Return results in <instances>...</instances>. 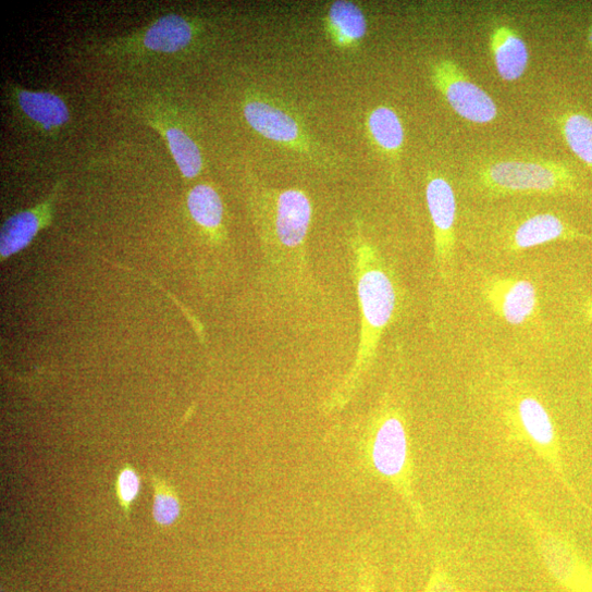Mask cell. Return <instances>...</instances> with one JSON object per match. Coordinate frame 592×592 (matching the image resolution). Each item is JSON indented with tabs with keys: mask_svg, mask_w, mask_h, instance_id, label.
Here are the masks:
<instances>
[{
	"mask_svg": "<svg viewBox=\"0 0 592 592\" xmlns=\"http://www.w3.org/2000/svg\"><path fill=\"white\" fill-rule=\"evenodd\" d=\"M540 554L552 577L569 592H592V571L554 534L538 530Z\"/></svg>",
	"mask_w": 592,
	"mask_h": 592,
	"instance_id": "cell-11",
	"label": "cell"
},
{
	"mask_svg": "<svg viewBox=\"0 0 592 592\" xmlns=\"http://www.w3.org/2000/svg\"><path fill=\"white\" fill-rule=\"evenodd\" d=\"M559 122L571 152L592 170V119L582 113H567Z\"/></svg>",
	"mask_w": 592,
	"mask_h": 592,
	"instance_id": "cell-20",
	"label": "cell"
},
{
	"mask_svg": "<svg viewBox=\"0 0 592 592\" xmlns=\"http://www.w3.org/2000/svg\"><path fill=\"white\" fill-rule=\"evenodd\" d=\"M421 592H464L449 572L436 565Z\"/></svg>",
	"mask_w": 592,
	"mask_h": 592,
	"instance_id": "cell-23",
	"label": "cell"
},
{
	"mask_svg": "<svg viewBox=\"0 0 592 592\" xmlns=\"http://www.w3.org/2000/svg\"><path fill=\"white\" fill-rule=\"evenodd\" d=\"M480 182L483 188L496 196L554 195L571 192L576 187V180L568 168L547 161L496 162L480 173Z\"/></svg>",
	"mask_w": 592,
	"mask_h": 592,
	"instance_id": "cell-4",
	"label": "cell"
},
{
	"mask_svg": "<svg viewBox=\"0 0 592 592\" xmlns=\"http://www.w3.org/2000/svg\"><path fill=\"white\" fill-rule=\"evenodd\" d=\"M9 94L18 114L41 133L58 134L70 122L66 102L54 92L34 91L11 85Z\"/></svg>",
	"mask_w": 592,
	"mask_h": 592,
	"instance_id": "cell-12",
	"label": "cell"
},
{
	"mask_svg": "<svg viewBox=\"0 0 592 592\" xmlns=\"http://www.w3.org/2000/svg\"><path fill=\"white\" fill-rule=\"evenodd\" d=\"M430 78L435 89L462 119L486 124L498 115L494 99L473 83L454 60L439 59L431 64Z\"/></svg>",
	"mask_w": 592,
	"mask_h": 592,
	"instance_id": "cell-6",
	"label": "cell"
},
{
	"mask_svg": "<svg viewBox=\"0 0 592 592\" xmlns=\"http://www.w3.org/2000/svg\"><path fill=\"white\" fill-rule=\"evenodd\" d=\"M188 209L194 221L209 233H217L223 223L224 207L218 192L206 184L195 186L188 195Z\"/></svg>",
	"mask_w": 592,
	"mask_h": 592,
	"instance_id": "cell-19",
	"label": "cell"
},
{
	"mask_svg": "<svg viewBox=\"0 0 592 592\" xmlns=\"http://www.w3.org/2000/svg\"><path fill=\"white\" fill-rule=\"evenodd\" d=\"M325 27L331 40L341 49L357 48L368 34L363 11L347 0H337L330 7Z\"/></svg>",
	"mask_w": 592,
	"mask_h": 592,
	"instance_id": "cell-15",
	"label": "cell"
},
{
	"mask_svg": "<svg viewBox=\"0 0 592 592\" xmlns=\"http://www.w3.org/2000/svg\"><path fill=\"white\" fill-rule=\"evenodd\" d=\"M357 592H377L375 571L369 565H365L360 571Z\"/></svg>",
	"mask_w": 592,
	"mask_h": 592,
	"instance_id": "cell-24",
	"label": "cell"
},
{
	"mask_svg": "<svg viewBox=\"0 0 592 592\" xmlns=\"http://www.w3.org/2000/svg\"><path fill=\"white\" fill-rule=\"evenodd\" d=\"M262 208L269 248L282 255L304 251L313 218L307 193L298 188L268 190Z\"/></svg>",
	"mask_w": 592,
	"mask_h": 592,
	"instance_id": "cell-5",
	"label": "cell"
},
{
	"mask_svg": "<svg viewBox=\"0 0 592 592\" xmlns=\"http://www.w3.org/2000/svg\"><path fill=\"white\" fill-rule=\"evenodd\" d=\"M155 489L153 518L161 527L173 526L182 514V505L175 489L151 474Z\"/></svg>",
	"mask_w": 592,
	"mask_h": 592,
	"instance_id": "cell-21",
	"label": "cell"
},
{
	"mask_svg": "<svg viewBox=\"0 0 592 592\" xmlns=\"http://www.w3.org/2000/svg\"><path fill=\"white\" fill-rule=\"evenodd\" d=\"M199 27L181 15H168L143 30L108 42L103 49L110 55L134 53H176L189 48L198 38Z\"/></svg>",
	"mask_w": 592,
	"mask_h": 592,
	"instance_id": "cell-7",
	"label": "cell"
},
{
	"mask_svg": "<svg viewBox=\"0 0 592 592\" xmlns=\"http://www.w3.org/2000/svg\"><path fill=\"white\" fill-rule=\"evenodd\" d=\"M588 238L551 213L533 215L515 231L510 249L520 251L559 239Z\"/></svg>",
	"mask_w": 592,
	"mask_h": 592,
	"instance_id": "cell-16",
	"label": "cell"
},
{
	"mask_svg": "<svg viewBox=\"0 0 592 592\" xmlns=\"http://www.w3.org/2000/svg\"><path fill=\"white\" fill-rule=\"evenodd\" d=\"M367 128L378 150L391 160H398L405 131L396 111L387 106L374 108L367 118Z\"/></svg>",
	"mask_w": 592,
	"mask_h": 592,
	"instance_id": "cell-17",
	"label": "cell"
},
{
	"mask_svg": "<svg viewBox=\"0 0 592 592\" xmlns=\"http://www.w3.org/2000/svg\"><path fill=\"white\" fill-rule=\"evenodd\" d=\"M61 189L57 184L46 200L35 208L10 218L0 231V257L5 260L25 249L47 227L53 217V208Z\"/></svg>",
	"mask_w": 592,
	"mask_h": 592,
	"instance_id": "cell-13",
	"label": "cell"
},
{
	"mask_svg": "<svg viewBox=\"0 0 592 592\" xmlns=\"http://www.w3.org/2000/svg\"><path fill=\"white\" fill-rule=\"evenodd\" d=\"M519 434L534 452L558 471L556 428L545 406L534 396H521L513 415Z\"/></svg>",
	"mask_w": 592,
	"mask_h": 592,
	"instance_id": "cell-10",
	"label": "cell"
},
{
	"mask_svg": "<svg viewBox=\"0 0 592 592\" xmlns=\"http://www.w3.org/2000/svg\"><path fill=\"white\" fill-rule=\"evenodd\" d=\"M425 199L433 227L435 263L442 276L447 278L456 246V195L447 180L433 176L427 183Z\"/></svg>",
	"mask_w": 592,
	"mask_h": 592,
	"instance_id": "cell-8",
	"label": "cell"
},
{
	"mask_svg": "<svg viewBox=\"0 0 592 592\" xmlns=\"http://www.w3.org/2000/svg\"><path fill=\"white\" fill-rule=\"evenodd\" d=\"M587 320L592 323V298L587 301L583 308Z\"/></svg>",
	"mask_w": 592,
	"mask_h": 592,
	"instance_id": "cell-25",
	"label": "cell"
},
{
	"mask_svg": "<svg viewBox=\"0 0 592 592\" xmlns=\"http://www.w3.org/2000/svg\"><path fill=\"white\" fill-rule=\"evenodd\" d=\"M483 295L493 312L514 326L528 323L539 309L538 289L526 279L491 278L483 286Z\"/></svg>",
	"mask_w": 592,
	"mask_h": 592,
	"instance_id": "cell-9",
	"label": "cell"
},
{
	"mask_svg": "<svg viewBox=\"0 0 592 592\" xmlns=\"http://www.w3.org/2000/svg\"><path fill=\"white\" fill-rule=\"evenodd\" d=\"M243 113L248 125L262 137L313 162L332 169L336 157L309 132L304 121L283 103L261 94L245 98Z\"/></svg>",
	"mask_w": 592,
	"mask_h": 592,
	"instance_id": "cell-2",
	"label": "cell"
},
{
	"mask_svg": "<svg viewBox=\"0 0 592 592\" xmlns=\"http://www.w3.org/2000/svg\"><path fill=\"white\" fill-rule=\"evenodd\" d=\"M491 50L498 75L516 82L528 70L529 50L521 36L509 26H497L491 35Z\"/></svg>",
	"mask_w": 592,
	"mask_h": 592,
	"instance_id": "cell-14",
	"label": "cell"
},
{
	"mask_svg": "<svg viewBox=\"0 0 592 592\" xmlns=\"http://www.w3.org/2000/svg\"><path fill=\"white\" fill-rule=\"evenodd\" d=\"M139 489L140 479L137 472L130 465H126L118 474L115 492L120 506L127 519L131 514V505L138 496Z\"/></svg>",
	"mask_w": 592,
	"mask_h": 592,
	"instance_id": "cell-22",
	"label": "cell"
},
{
	"mask_svg": "<svg viewBox=\"0 0 592 592\" xmlns=\"http://www.w3.org/2000/svg\"><path fill=\"white\" fill-rule=\"evenodd\" d=\"M369 458L374 471L416 507L408 433L403 415L393 406H385L377 416L369 440Z\"/></svg>",
	"mask_w": 592,
	"mask_h": 592,
	"instance_id": "cell-3",
	"label": "cell"
},
{
	"mask_svg": "<svg viewBox=\"0 0 592 592\" xmlns=\"http://www.w3.org/2000/svg\"><path fill=\"white\" fill-rule=\"evenodd\" d=\"M150 124L157 128L170 147V151L186 180L197 178L203 169V159L199 145L182 127L150 119Z\"/></svg>",
	"mask_w": 592,
	"mask_h": 592,
	"instance_id": "cell-18",
	"label": "cell"
},
{
	"mask_svg": "<svg viewBox=\"0 0 592 592\" xmlns=\"http://www.w3.org/2000/svg\"><path fill=\"white\" fill-rule=\"evenodd\" d=\"M589 42H590L591 46H592V28H591L590 34H589Z\"/></svg>",
	"mask_w": 592,
	"mask_h": 592,
	"instance_id": "cell-26",
	"label": "cell"
},
{
	"mask_svg": "<svg viewBox=\"0 0 592 592\" xmlns=\"http://www.w3.org/2000/svg\"><path fill=\"white\" fill-rule=\"evenodd\" d=\"M355 256L361 310L359 349L349 374L328 400L329 410L345 406L357 391L373 363L382 335L393 320L397 306L395 283L374 246L358 237Z\"/></svg>",
	"mask_w": 592,
	"mask_h": 592,
	"instance_id": "cell-1",
	"label": "cell"
}]
</instances>
